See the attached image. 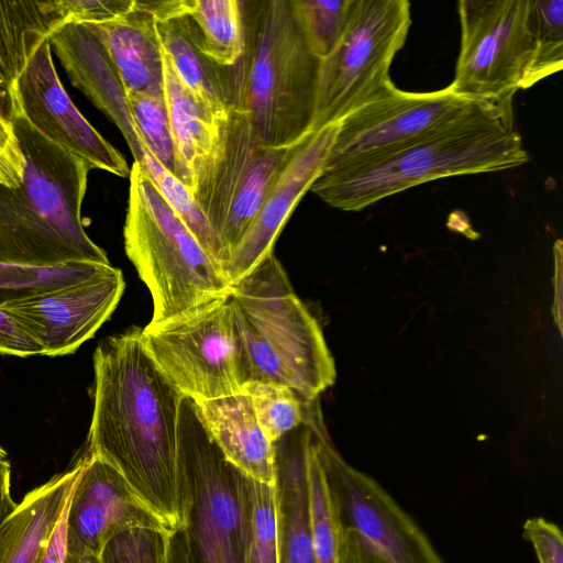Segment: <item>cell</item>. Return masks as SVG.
Here are the masks:
<instances>
[{
	"instance_id": "cell-47",
	"label": "cell",
	"mask_w": 563,
	"mask_h": 563,
	"mask_svg": "<svg viewBox=\"0 0 563 563\" xmlns=\"http://www.w3.org/2000/svg\"><path fill=\"white\" fill-rule=\"evenodd\" d=\"M7 457V452L0 446V459Z\"/></svg>"
},
{
	"instance_id": "cell-27",
	"label": "cell",
	"mask_w": 563,
	"mask_h": 563,
	"mask_svg": "<svg viewBox=\"0 0 563 563\" xmlns=\"http://www.w3.org/2000/svg\"><path fill=\"white\" fill-rule=\"evenodd\" d=\"M194 22L203 53L218 66L236 63L244 47L241 0H180Z\"/></svg>"
},
{
	"instance_id": "cell-21",
	"label": "cell",
	"mask_w": 563,
	"mask_h": 563,
	"mask_svg": "<svg viewBox=\"0 0 563 563\" xmlns=\"http://www.w3.org/2000/svg\"><path fill=\"white\" fill-rule=\"evenodd\" d=\"M88 460L29 492L0 526V563H35L53 533Z\"/></svg>"
},
{
	"instance_id": "cell-37",
	"label": "cell",
	"mask_w": 563,
	"mask_h": 563,
	"mask_svg": "<svg viewBox=\"0 0 563 563\" xmlns=\"http://www.w3.org/2000/svg\"><path fill=\"white\" fill-rule=\"evenodd\" d=\"M135 0H60L66 23L101 24L117 20L134 7Z\"/></svg>"
},
{
	"instance_id": "cell-34",
	"label": "cell",
	"mask_w": 563,
	"mask_h": 563,
	"mask_svg": "<svg viewBox=\"0 0 563 563\" xmlns=\"http://www.w3.org/2000/svg\"><path fill=\"white\" fill-rule=\"evenodd\" d=\"M534 53L525 89L563 67V1L531 0Z\"/></svg>"
},
{
	"instance_id": "cell-30",
	"label": "cell",
	"mask_w": 563,
	"mask_h": 563,
	"mask_svg": "<svg viewBox=\"0 0 563 563\" xmlns=\"http://www.w3.org/2000/svg\"><path fill=\"white\" fill-rule=\"evenodd\" d=\"M136 131L150 154L176 177L177 157L167 106L162 91H126Z\"/></svg>"
},
{
	"instance_id": "cell-40",
	"label": "cell",
	"mask_w": 563,
	"mask_h": 563,
	"mask_svg": "<svg viewBox=\"0 0 563 563\" xmlns=\"http://www.w3.org/2000/svg\"><path fill=\"white\" fill-rule=\"evenodd\" d=\"M0 353L29 357L42 355L41 347L20 321L0 305Z\"/></svg>"
},
{
	"instance_id": "cell-11",
	"label": "cell",
	"mask_w": 563,
	"mask_h": 563,
	"mask_svg": "<svg viewBox=\"0 0 563 563\" xmlns=\"http://www.w3.org/2000/svg\"><path fill=\"white\" fill-rule=\"evenodd\" d=\"M339 527L357 530L386 563H445L415 519L333 446L324 422L309 424Z\"/></svg>"
},
{
	"instance_id": "cell-5",
	"label": "cell",
	"mask_w": 563,
	"mask_h": 563,
	"mask_svg": "<svg viewBox=\"0 0 563 563\" xmlns=\"http://www.w3.org/2000/svg\"><path fill=\"white\" fill-rule=\"evenodd\" d=\"M123 229L125 253L150 290L153 313L147 325L178 319L231 292L222 266L200 245L134 162Z\"/></svg>"
},
{
	"instance_id": "cell-38",
	"label": "cell",
	"mask_w": 563,
	"mask_h": 563,
	"mask_svg": "<svg viewBox=\"0 0 563 563\" xmlns=\"http://www.w3.org/2000/svg\"><path fill=\"white\" fill-rule=\"evenodd\" d=\"M523 536L532 545L539 563H563V537L558 525L542 518H529Z\"/></svg>"
},
{
	"instance_id": "cell-29",
	"label": "cell",
	"mask_w": 563,
	"mask_h": 563,
	"mask_svg": "<svg viewBox=\"0 0 563 563\" xmlns=\"http://www.w3.org/2000/svg\"><path fill=\"white\" fill-rule=\"evenodd\" d=\"M111 264L27 266L0 263V305L88 279Z\"/></svg>"
},
{
	"instance_id": "cell-10",
	"label": "cell",
	"mask_w": 563,
	"mask_h": 563,
	"mask_svg": "<svg viewBox=\"0 0 563 563\" xmlns=\"http://www.w3.org/2000/svg\"><path fill=\"white\" fill-rule=\"evenodd\" d=\"M151 358L186 397L210 400L242 393L239 346L227 298L159 325L141 329Z\"/></svg>"
},
{
	"instance_id": "cell-8",
	"label": "cell",
	"mask_w": 563,
	"mask_h": 563,
	"mask_svg": "<svg viewBox=\"0 0 563 563\" xmlns=\"http://www.w3.org/2000/svg\"><path fill=\"white\" fill-rule=\"evenodd\" d=\"M301 141L268 147L244 112L229 109L219 120L217 145L192 195L223 246L225 264Z\"/></svg>"
},
{
	"instance_id": "cell-36",
	"label": "cell",
	"mask_w": 563,
	"mask_h": 563,
	"mask_svg": "<svg viewBox=\"0 0 563 563\" xmlns=\"http://www.w3.org/2000/svg\"><path fill=\"white\" fill-rule=\"evenodd\" d=\"M168 531L130 528L113 536L100 553L101 563H166Z\"/></svg>"
},
{
	"instance_id": "cell-46",
	"label": "cell",
	"mask_w": 563,
	"mask_h": 563,
	"mask_svg": "<svg viewBox=\"0 0 563 563\" xmlns=\"http://www.w3.org/2000/svg\"><path fill=\"white\" fill-rule=\"evenodd\" d=\"M65 563H101L100 556L95 554H68Z\"/></svg>"
},
{
	"instance_id": "cell-20",
	"label": "cell",
	"mask_w": 563,
	"mask_h": 563,
	"mask_svg": "<svg viewBox=\"0 0 563 563\" xmlns=\"http://www.w3.org/2000/svg\"><path fill=\"white\" fill-rule=\"evenodd\" d=\"M156 30L172 67L203 110L217 121L228 114L223 67L202 51L197 29L180 0L152 1Z\"/></svg>"
},
{
	"instance_id": "cell-22",
	"label": "cell",
	"mask_w": 563,
	"mask_h": 563,
	"mask_svg": "<svg viewBox=\"0 0 563 563\" xmlns=\"http://www.w3.org/2000/svg\"><path fill=\"white\" fill-rule=\"evenodd\" d=\"M196 404L225 459L246 476L274 485L275 448L258 423L250 396L242 391Z\"/></svg>"
},
{
	"instance_id": "cell-6",
	"label": "cell",
	"mask_w": 563,
	"mask_h": 563,
	"mask_svg": "<svg viewBox=\"0 0 563 563\" xmlns=\"http://www.w3.org/2000/svg\"><path fill=\"white\" fill-rule=\"evenodd\" d=\"M177 453L188 563H247L253 478L225 459L186 396Z\"/></svg>"
},
{
	"instance_id": "cell-18",
	"label": "cell",
	"mask_w": 563,
	"mask_h": 563,
	"mask_svg": "<svg viewBox=\"0 0 563 563\" xmlns=\"http://www.w3.org/2000/svg\"><path fill=\"white\" fill-rule=\"evenodd\" d=\"M49 42L73 85L102 111L120 130L134 162L144 157L126 90L102 41L89 24L65 23Z\"/></svg>"
},
{
	"instance_id": "cell-16",
	"label": "cell",
	"mask_w": 563,
	"mask_h": 563,
	"mask_svg": "<svg viewBox=\"0 0 563 563\" xmlns=\"http://www.w3.org/2000/svg\"><path fill=\"white\" fill-rule=\"evenodd\" d=\"M136 527L170 532L112 465L88 453L67 510V553L100 555L113 536Z\"/></svg>"
},
{
	"instance_id": "cell-44",
	"label": "cell",
	"mask_w": 563,
	"mask_h": 563,
	"mask_svg": "<svg viewBox=\"0 0 563 563\" xmlns=\"http://www.w3.org/2000/svg\"><path fill=\"white\" fill-rule=\"evenodd\" d=\"M554 307L553 314L559 330H562V241L554 244Z\"/></svg>"
},
{
	"instance_id": "cell-7",
	"label": "cell",
	"mask_w": 563,
	"mask_h": 563,
	"mask_svg": "<svg viewBox=\"0 0 563 563\" xmlns=\"http://www.w3.org/2000/svg\"><path fill=\"white\" fill-rule=\"evenodd\" d=\"M411 25L407 0H352L345 31L321 60L310 132L339 123L384 92Z\"/></svg>"
},
{
	"instance_id": "cell-14",
	"label": "cell",
	"mask_w": 563,
	"mask_h": 563,
	"mask_svg": "<svg viewBox=\"0 0 563 563\" xmlns=\"http://www.w3.org/2000/svg\"><path fill=\"white\" fill-rule=\"evenodd\" d=\"M125 288L122 272L108 265L82 282L1 305L38 344L42 355L75 353L115 310Z\"/></svg>"
},
{
	"instance_id": "cell-31",
	"label": "cell",
	"mask_w": 563,
	"mask_h": 563,
	"mask_svg": "<svg viewBox=\"0 0 563 563\" xmlns=\"http://www.w3.org/2000/svg\"><path fill=\"white\" fill-rule=\"evenodd\" d=\"M308 483L316 563H339V525L312 429L308 455Z\"/></svg>"
},
{
	"instance_id": "cell-24",
	"label": "cell",
	"mask_w": 563,
	"mask_h": 563,
	"mask_svg": "<svg viewBox=\"0 0 563 563\" xmlns=\"http://www.w3.org/2000/svg\"><path fill=\"white\" fill-rule=\"evenodd\" d=\"M102 41L125 90H163V48L150 0H135L117 20L89 24Z\"/></svg>"
},
{
	"instance_id": "cell-23",
	"label": "cell",
	"mask_w": 563,
	"mask_h": 563,
	"mask_svg": "<svg viewBox=\"0 0 563 563\" xmlns=\"http://www.w3.org/2000/svg\"><path fill=\"white\" fill-rule=\"evenodd\" d=\"M0 263L59 266L88 263L36 209L27 188L0 184Z\"/></svg>"
},
{
	"instance_id": "cell-45",
	"label": "cell",
	"mask_w": 563,
	"mask_h": 563,
	"mask_svg": "<svg viewBox=\"0 0 563 563\" xmlns=\"http://www.w3.org/2000/svg\"><path fill=\"white\" fill-rule=\"evenodd\" d=\"M166 563H188L181 530L174 531L168 537V549Z\"/></svg>"
},
{
	"instance_id": "cell-3",
	"label": "cell",
	"mask_w": 563,
	"mask_h": 563,
	"mask_svg": "<svg viewBox=\"0 0 563 563\" xmlns=\"http://www.w3.org/2000/svg\"><path fill=\"white\" fill-rule=\"evenodd\" d=\"M241 9L243 52L223 67L228 108L249 117L265 146L294 145L311 133L321 59L290 0H241Z\"/></svg>"
},
{
	"instance_id": "cell-33",
	"label": "cell",
	"mask_w": 563,
	"mask_h": 563,
	"mask_svg": "<svg viewBox=\"0 0 563 563\" xmlns=\"http://www.w3.org/2000/svg\"><path fill=\"white\" fill-rule=\"evenodd\" d=\"M352 0H290L302 35L314 56L327 58L339 44L349 20Z\"/></svg>"
},
{
	"instance_id": "cell-28",
	"label": "cell",
	"mask_w": 563,
	"mask_h": 563,
	"mask_svg": "<svg viewBox=\"0 0 563 563\" xmlns=\"http://www.w3.org/2000/svg\"><path fill=\"white\" fill-rule=\"evenodd\" d=\"M143 152L144 157L140 164L146 170L163 198L187 225L206 252L223 268L227 262L223 246L192 192L178 178L166 170L150 154L144 144Z\"/></svg>"
},
{
	"instance_id": "cell-41",
	"label": "cell",
	"mask_w": 563,
	"mask_h": 563,
	"mask_svg": "<svg viewBox=\"0 0 563 563\" xmlns=\"http://www.w3.org/2000/svg\"><path fill=\"white\" fill-rule=\"evenodd\" d=\"M339 563L386 562L357 530L339 527Z\"/></svg>"
},
{
	"instance_id": "cell-1",
	"label": "cell",
	"mask_w": 563,
	"mask_h": 563,
	"mask_svg": "<svg viewBox=\"0 0 563 563\" xmlns=\"http://www.w3.org/2000/svg\"><path fill=\"white\" fill-rule=\"evenodd\" d=\"M93 374L87 452L112 465L170 532L181 529L177 450L184 395L151 358L134 325L98 343Z\"/></svg>"
},
{
	"instance_id": "cell-25",
	"label": "cell",
	"mask_w": 563,
	"mask_h": 563,
	"mask_svg": "<svg viewBox=\"0 0 563 563\" xmlns=\"http://www.w3.org/2000/svg\"><path fill=\"white\" fill-rule=\"evenodd\" d=\"M65 23L59 0H0V111L11 121L19 75L41 42Z\"/></svg>"
},
{
	"instance_id": "cell-13",
	"label": "cell",
	"mask_w": 563,
	"mask_h": 563,
	"mask_svg": "<svg viewBox=\"0 0 563 563\" xmlns=\"http://www.w3.org/2000/svg\"><path fill=\"white\" fill-rule=\"evenodd\" d=\"M14 113L53 143L85 161L91 169L129 177L124 156L80 113L66 92L52 57L49 37L41 42L19 75Z\"/></svg>"
},
{
	"instance_id": "cell-32",
	"label": "cell",
	"mask_w": 563,
	"mask_h": 563,
	"mask_svg": "<svg viewBox=\"0 0 563 563\" xmlns=\"http://www.w3.org/2000/svg\"><path fill=\"white\" fill-rule=\"evenodd\" d=\"M242 391L250 396L258 423L273 444L305 421L308 400L285 385L255 382Z\"/></svg>"
},
{
	"instance_id": "cell-9",
	"label": "cell",
	"mask_w": 563,
	"mask_h": 563,
	"mask_svg": "<svg viewBox=\"0 0 563 563\" xmlns=\"http://www.w3.org/2000/svg\"><path fill=\"white\" fill-rule=\"evenodd\" d=\"M461 49L448 86L464 98L512 101L534 53L531 0H461Z\"/></svg>"
},
{
	"instance_id": "cell-19",
	"label": "cell",
	"mask_w": 563,
	"mask_h": 563,
	"mask_svg": "<svg viewBox=\"0 0 563 563\" xmlns=\"http://www.w3.org/2000/svg\"><path fill=\"white\" fill-rule=\"evenodd\" d=\"M310 443L307 423L274 443L278 563H316L308 483Z\"/></svg>"
},
{
	"instance_id": "cell-26",
	"label": "cell",
	"mask_w": 563,
	"mask_h": 563,
	"mask_svg": "<svg viewBox=\"0 0 563 563\" xmlns=\"http://www.w3.org/2000/svg\"><path fill=\"white\" fill-rule=\"evenodd\" d=\"M163 90L176 150V178L192 192L217 145L219 121L203 110L179 80L165 53Z\"/></svg>"
},
{
	"instance_id": "cell-39",
	"label": "cell",
	"mask_w": 563,
	"mask_h": 563,
	"mask_svg": "<svg viewBox=\"0 0 563 563\" xmlns=\"http://www.w3.org/2000/svg\"><path fill=\"white\" fill-rule=\"evenodd\" d=\"M24 157L12 121L0 111V184L10 188L21 186Z\"/></svg>"
},
{
	"instance_id": "cell-17",
	"label": "cell",
	"mask_w": 563,
	"mask_h": 563,
	"mask_svg": "<svg viewBox=\"0 0 563 563\" xmlns=\"http://www.w3.org/2000/svg\"><path fill=\"white\" fill-rule=\"evenodd\" d=\"M339 131V123L309 133L268 191L247 232L223 266L231 287L267 255L295 207L322 172Z\"/></svg>"
},
{
	"instance_id": "cell-12",
	"label": "cell",
	"mask_w": 563,
	"mask_h": 563,
	"mask_svg": "<svg viewBox=\"0 0 563 563\" xmlns=\"http://www.w3.org/2000/svg\"><path fill=\"white\" fill-rule=\"evenodd\" d=\"M488 104L461 97L449 87L408 92L394 84L339 122L322 170L342 168L399 147Z\"/></svg>"
},
{
	"instance_id": "cell-15",
	"label": "cell",
	"mask_w": 563,
	"mask_h": 563,
	"mask_svg": "<svg viewBox=\"0 0 563 563\" xmlns=\"http://www.w3.org/2000/svg\"><path fill=\"white\" fill-rule=\"evenodd\" d=\"M12 123L24 157L22 184L38 212L86 262L110 264L81 220L89 165L41 135L20 114H13Z\"/></svg>"
},
{
	"instance_id": "cell-43",
	"label": "cell",
	"mask_w": 563,
	"mask_h": 563,
	"mask_svg": "<svg viewBox=\"0 0 563 563\" xmlns=\"http://www.w3.org/2000/svg\"><path fill=\"white\" fill-rule=\"evenodd\" d=\"M10 479V463L7 457L0 459V526L16 507L11 496Z\"/></svg>"
},
{
	"instance_id": "cell-4",
	"label": "cell",
	"mask_w": 563,
	"mask_h": 563,
	"mask_svg": "<svg viewBox=\"0 0 563 563\" xmlns=\"http://www.w3.org/2000/svg\"><path fill=\"white\" fill-rule=\"evenodd\" d=\"M228 301L242 390L250 383H275L312 400L334 384V360L321 327L274 252L232 286Z\"/></svg>"
},
{
	"instance_id": "cell-35",
	"label": "cell",
	"mask_w": 563,
	"mask_h": 563,
	"mask_svg": "<svg viewBox=\"0 0 563 563\" xmlns=\"http://www.w3.org/2000/svg\"><path fill=\"white\" fill-rule=\"evenodd\" d=\"M247 563H278L274 485L253 479Z\"/></svg>"
},
{
	"instance_id": "cell-42",
	"label": "cell",
	"mask_w": 563,
	"mask_h": 563,
	"mask_svg": "<svg viewBox=\"0 0 563 563\" xmlns=\"http://www.w3.org/2000/svg\"><path fill=\"white\" fill-rule=\"evenodd\" d=\"M69 503L70 498L53 533L41 550L35 563H65L67 556L66 517Z\"/></svg>"
},
{
	"instance_id": "cell-2",
	"label": "cell",
	"mask_w": 563,
	"mask_h": 563,
	"mask_svg": "<svg viewBox=\"0 0 563 563\" xmlns=\"http://www.w3.org/2000/svg\"><path fill=\"white\" fill-rule=\"evenodd\" d=\"M529 162L512 101L493 103L362 162L322 170L310 187L327 205L358 211L423 183L499 172Z\"/></svg>"
}]
</instances>
